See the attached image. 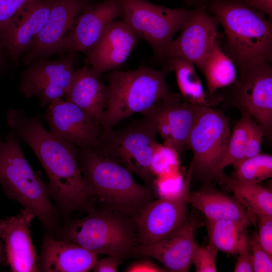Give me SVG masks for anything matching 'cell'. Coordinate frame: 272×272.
<instances>
[{"mask_svg":"<svg viewBox=\"0 0 272 272\" xmlns=\"http://www.w3.org/2000/svg\"><path fill=\"white\" fill-rule=\"evenodd\" d=\"M6 120L10 130L33 151L47 175L52 199L60 214L85 211L89 202L77 162L78 148L52 136L38 116L22 109L9 108Z\"/></svg>","mask_w":272,"mask_h":272,"instance_id":"obj_1","label":"cell"},{"mask_svg":"<svg viewBox=\"0 0 272 272\" xmlns=\"http://www.w3.org/2000/svg\"><path fill=\"white\" fill-rule=\"evenodd\" d=\"M79 168L89 201L134 222L154 198L152 189L137 183L125 167L87 148H79Z\"/></svg>","mask_w":272,"mask_h":272,"instance_id":"obj_2","label":"cell"},{"mask_svg":"<svg viewBox=\"0 0 272 272\" xmlns=\"http://www.w3.org/2000/svg\"><path fill=\"white\" fill-rule=\"evenodd\" d=\"M208 9L224 29V51L238 69L270 61L272 27L263 13L243 0H212Z\"/></svg>","mask_w":272,"mask_h":272,"instance_id":"obj_3","label":"cell"},{"mask_svg":"<svg viewBox=\"0 0 272 272\" xmlns=\"http://www.w3.org/2000/svg\"><path fill=\"white\" fill-rule=\"evenodd\" d=\"M21 141L11 130L0 134V184L6 196L31 211L51 235L61 225L59 210L52 201L48 183L34 171L24 155Z\"/></svg>","mask_w":272,"mask_h":272,"instance_id":"obj_4","label":"cell"},{"mask_svg":"<svg viewBox=\"0 0 272 272\" xmlns=\"http://www.w3.org/2000/svg\"><path fill=\"white\" fill-rule=\"evenodd\" d=\"M170 70L141 66L107 74L108 100L100 125L102 131L111 130L133 114H142L173 97L166 76Z\"/></svg>","mask_w":272,"mask_h":272,"instance_id":"obj_5","label":"cell"},{"mask_svg":"<svg viewBox=\"0 0 272 272\" xmlns=\"http://www.w3.org/2000/svg\"><path fill=\"white\" fill-rule=\"evenodd\" d=\"M85 211L88 214L85 217L60 225L54 237L74 242L97 254L123 258L132 254L137 243L133 221L91 201Z\"/></svg>","mask_w":272,"mask_h":272,"instance_id":"obj_6","label":"cell"},{"mask_svg":"<svg viewBox=\"0 0 272 272\" xmlns=\"http://www.w3.org/2000/svg\"><path fill=\"white\" fill-rule=\"evenodd\" d=\"M156 133L153 123L143 117L122 128L102 131L100 147L94 152L137 174L146 186L153 189L154 181L151 164L154 150L159 144Z\"/></svg>","mask_w":272,"mask_h":272,"instance_id":"obj_7","label":"cell"},{"mask_svg":"<svg viewBox=\"0 0 272 272\" xmlns=\"http://www.w3.org/2000/svg\"><path fill=\"white\" fill-rule=\"evenodd\" d=\"M229 119L224 112L212 107L197 106L187 147L192 151L193 173L216 179L227 151L231 135Z\"/></svg>","mask_w":272,"mask_h":272,"instance_id":"obj_8","label":"cell"},{"mask_svg":"<svg viewBox=\"0 0 272 272\" xmlns=\"http://www.w3.org/2000/svg\"><path fill=\"white\" fill-rule=\"evenodd\" d=\"M123 21L138 38L147 41L156 56L164 59L174 35L181 30L192 11L171 9L146 0H120Z\"/></svg>","mask_w":272,"mask_h":272,"instance_id":"obj_9","label":"cell"},{"mask_svg":"<svg viewBox=\"0 0 272 272\" xmlns=\"http://www.w3.org/2000/svg\"><path fill=\"white\" fill-rule=\"evenodd\" d=\"M225 104L246 114L269 135L272 128V68L268 62L238 69Z\"/></svg>","mask_w":272,"mask_h":272,"instance_id":"obj_10","label":"cell"},{"mask_svg":"<svg viewBox=\"0 0 272 272\" xmlns=\"http://www.w3.org/2000/svg\"><path fill=\"white\" fill-rule=\"evenodd\" d=\"M193 175L191 162L181 187L172 197L150 202L134 221L139 245L152 244L182 227L186 217L188 196Z\"/></svg>","mask_w":272,"mask_h":272,"instance_id":"obj_11","label":"cell"},{"mask_svg":"<svg viewBox=\"0 0 272 272\" xmlns=\"http://www.w3.org/2000/svg\"><path fill=\"white\" fill-rule=\"evenodd\" d=\"M72 52L55 60L46 58L36 59L29 63L22 73L19 90L29 98L37 97L40 106L65 97L73 82L75 74Z\"/></svg>","mask_w":272,"mask_h":272,"instance_id":"obj_12","label":"cell"},{"mask_svg":"<svg viewBox=\"0 0 272 272\" xmlns=\"http://www.w3.org/2000/svg\"><path fill=\"white\" fill-rule=\"evenodd\" d=\"M49 132L79 148L96 151L100 145L101 126L85 111L67 100L57 99L48 105L43 115Z\"/></svg>","mask_w":272,"mask_h":272,"instance_id":"obj_13","label":"cell"},{"mask_svg":"<svg viewBox=\"0 0 272 272\" xmlns=\"http://www.w3.org/2000/svg\"><path fill=\"white\" fill-rule=\"evenodd\" d=\"M88 0H53L47 20L25 53V63L67 52V38L75 18Z\"/></svg>","mask_w":272,"mask_h":272,"instance_id":"obj_14","label":"cell"},{"mask_svg":"<svg viewBox=\"0 0 272 272\" xmlns=\"http://www.w3.org/2000/svg\"><path fill=\"white\" fill-rule=\"evenodd\" d=\"M217 20L200 5L192 11L178 38L167 48L164 58L178 57L195 65L201 71L218 35Z\"/></svg>","mask_w":272,"mask_h":272,"instance_id":"obj_15","label":"cell"},{"mask_svg":"<svg viewBox=\"0 0 272 272\" xmlns=\"http://www.w3.org/2000/svg\"><path fill=\"white\" fill-rule=\"evenodd\" d=\"M198 105L184 100L176 93L171 98L142 114L154 125L165 145L178 154L187 147ZM199 106V105H198Z\"/></svg>","mask_w":272,"mask_h":272,"instance_id":"obj_16","label":"cell"},{"mask_svg":"<svg viewBox=\"0 0 272 272\" xmlns=\"http://www.w3.org/2000/svg\"><path fill=\"white\" fill-rule=\"evenodd\" d=\"M34 217L31 211L23 208L17 216L1 220V238L12 271H40L30 230Z\"/></svg>","mask_w":272,"mask_h":272,"instance_id":"obj_17","label":"cell"},{"mask_svg":"<svg viewBox=\"0 0 272 272\" xmlns=\"http://www.w3.org/2000/svg\"><path fill=\"white\" fill-rule=\"evenodd\" d=\"M197 226L194 222L187 221L179 229L152 244L135 246L131 254L153 258L168 271H188L198 244L194 238Z\"/></svg>","mask_w":272,"mask_h":272,"instance_id":"obj_18","label":"cell"},{"mask_svg":"<svg viewBox=\"0 0 272 272\" xmlns=\"http://www.w3.org/2000/svg\"><path fill=\"white\" fill-rule=\"evenodd\" d=\"M53 0H34L9 23L0 38V47L14 61L31 45L49 16Z\"/></svg>","mask_w":272,"mask_h":272,"instance_id":"obj_19","label":"cell"},{"mask_svg":"<svg viewBox=\"0 0 272 272\" xmlns=\"http://www.w3.org/2000/svg\"><path fill=\"white\" fill-rule=\"evenodd\" d=\"M81 12L68 36L70 52L87 53L109 25L122 15L123 10L120 0H104L88 4Z\"/></svg>","mask_w":272,"mask_h":272,"instance_id":"obj_20","label":"cell"},{"mask_svg":"<svg viewBox=\"0 0 272 272\" xmlns=\"http://www.w3.org/2000/svg\"><path fill=\"white\" fill-rule=\"evenodd\" d=\"M138 38L124 21L113 22L87 53L91 69L101 75L120 67L127 59Z\"/></svg>","mask_w":272,"mask_h":272,"instance_id":"obj_21","label":"cell"},{"mask_svg":"<svg viewBox=\"0 0 272 272\" xmlns=\"http://www.w3.org/2000/svg\"><path fill=\"white\" fill-rule=\"evenodd\" d=\"M97 255L74 242L57 239L46 231L39 269L44 272L90 271L97 260Z\"/></svg>","mask_w":272,"mask_h":272,"instance_id":"obj_22","label":"cell"},{"mask_svg":"<svg viewBox=\"0 0 272 272\" xmlns=\"http://www.w3.org/2000/svg\"><path fill=\"white\" fill-rule=\"evenodd\" d=\"M100 77L88 65L76 70L72 84L64 97L65 100L87 112L99 125L108 95V86L103 83Z\"/></svg>","mask_w":272,"mask_h":272,"instance_id":"obj_23","label":"cell"},{"mask_svg":"<svg viewBox=\"0 0 272 272\" xmlns=\"http://www.w3.org/2000/svg\"><path fill=\"white\" fill-rule=\"evenodd\" d=\"M188 203L199 211L208 220H233L249 226L256 222L255 215L247 211L234 196L209 185L190 191Z\"/></svg>","mask_w":272,"mask_h":272,"instance_id":"obj_24","label":"cell"},{"mask_svg":"<svg viewBox=\"0 0 272 272\" xmlns=\"http://www.w3.org/2000/svg\"><path fill=\"white\" fill-rule=\"evenodd\" d=\"M216 179L233 193L246 211L255 216H272V192L258 183L240 181L222 172Z\"/></svg>","mask_w":272,"mask_h":272,"instance_id":"obj_25","label":"cell"},{"mask_svg":"<svg viewBox=\"0 0 272 272\" xmlns=\"http://www.w3.org/2000/svg\"><path fill=\"white\" fill-rule=\"evenodd\" d=\"M209 243L218 250L238 254L249 246L247 228L248 225L233 220L206 219Z\"/></svg>","mask_w":272,"mask_h":272,"instance_id":"obj_26","label":"cell"},{"mask_svg":"<svg viewBox=\"0 0 272 272\" xmlns=\"http://www.w3.org/2000/svg\"><path fill=\"white\" fill-rule=\"evenodd\" d=\"M193 65L182 58L172 57L167 58L166 66L170 71H174L180 95L184 100L196 105L212 107L223 99L210 98L209 94L204 91Z\"/></svg>","mask_w":272,"mask_h":272,"instance_id":"obj_27","label":"cell"},{"mask_svg":"<svg viewBox=\"0 0 272 272\" xmlns=\"http://www.w3.org/2000/svg\"><path fill=\"white\" fill-rule=\"evenodd\" d=\"M200 71L205 76L208 93L211 97H214L217 90L232 85L237 77L235 64L222 50L217 40Z\"/></svg>","mask_w":272,"mask_h":272,"instance_id":"obj_28","label":"cell"},{"mask_svg":"<svg viewBox=\"0 0 272 272\" xmlns=\"http://www.w3.org/2000/svg\"><path fill=\"white\" fill-rule=\"evenodd\" d=\"M241 114L240 120L231 130L227 151L219 167L218 174L223 172L224 169L229 165L236 167L245 158L249 127L252 118L246 114Z\"/></svg>","mask_w":272,"mask_h":272,"instance_id":"obj_29","label":"cell"},{"mask_svg":"<svg viewBox=\"0 0 272 272\" xmlns=\"http://www.w3.org/2000/svg\"><path fill=\"white\" fill-rule=\"evenodd\" d=\"M233 177L248 183H258L272 176V156L260 154L247 158L234 167Z\"/></svg>","mask_w":272,"mask_h":272,"instance_id":"obj_30","label":"cell"},{"mask_svg":"<svg viewBox=\"0 0 272 272\" xmlns=\"http://www.w3.org/2000/svg\"><path fill=\"white\" fill-rule=\"evenodd\" d=\"M218 249L212 244L205 246L197 245L193 253L192 264L196 272H216Z\"/></svg>","mask_w":272,"mask_h":272,"instance_id":"obj_31","label":"cell"},{"mask_svg":"<svg viewBox=\"0 0 272 272\" xmlns=\"http://www.w3.org/2000/svg\"><path fill=\"white\" fill-rule=\"evenodd\" d=\"M248 242L253 258L254 272H271L272 257L258 243L256 233L248 237Z\"/></svg>","mask_w":272,"mask_h":272,"instance_id":"obj_32","label":"cell"},{"mask_svg":"<svg viewBox=\"0 0 272 272\" xmlns=\"http://www.w3.org/2000/svg\"><path fill=\"white\" fill-rule=\"evenodd\" d=\"M34 0H0V38L13 18Z\"/></svg>","mask_w":272,"mask_h":272,"instance_id":"obj_33","label":"cell"},{"mask_svg":"<svg viewBox=\"0 0 272 272\" xmlns=\"http://www.w3.org/2000/svg\"><path fill=\"white\" fill-rule=\"evenodd\" d=\"M178 153L172 148L158 144L153 155L151 167L153 173H160L176 160Z\"/></svg>","mask_w":272,"mask_h":272,"instance_id":"obj_34","label":"cell"},{"mask_svg":"<svg viewBox=\"0 0 272 272\" xmlns=\"http://www.w3.org/2000/svg\"><path fill=\"white\" fill-rule=\"evenodd\" d=\"M257 241L262 248L272 257V216L257 215Z\"/></svg>","mask_w":272,"mask_h":272,"instance_id":"obj_35","label":"cell"},{"mask_svg":"<svg viewBox=\"0 0 272 272\" xmlns=\"http://www.w3.org/2000/svg\"><path fill=\"white\" fill-rule=\"evenodd\" d=\"M264 135L265 132L263 128L252 118L249 127L246 155L244 160L260 153L262 138Z\"/></svg>","mask_w":272,"mask_h":272,"instance_id":"obj_36","label":"cell"},{"mask_svg":"<svg viewBox=\"0 0 272 272\" xmlns=\"http://www.w3.org/2000/svg\"><path fill=\"white\" fill-rule=\"evenodd\" d=\"M234 272H254L253 262L249 245L238 254Z\"/></svg>","mask_w":272,"mask_h":272,"instance_id":"obj_37","label":"cell"},{"mask_svg":"<svg viewBox=\"0 0 272 272\" xmlns=\"http://www.w3.org/2000/svg\"><path fill=\"white\" fill-rule=\"evenodd\" d=\"M126 272H165V268L161 267L148 258L131 263L125 269Z\"/></svg>","mask_w":272,"mask_h":272,"instance_id":"obj_38","label":"cell"},{"mask_svg":"<svg viewBox=\"0 0 272 272\" xmlns=\"http://www.w3.org/2000/svg\"><path fill=\"white\" fill-rule=\"evenodd\" d=\"M121 258L118 256L108 255V257L97 260L92 270L95 272H116L118 264Z\"/></svg>","mask_w":272,"mask_h":272,"instance_id":"obj_39","label":"cell"},{"mask_svg":"<svg viewBox=\"0 0 272 272\" xmlns=\"http://www.w3.org/2000/svg\"><path fill=\"white\" fill-rule=\"evenodd\" d=\"M249 7L272 17V0H243Z\"/></svg>","mask_w":272,"mask_h":272,"instance_id":"obj_40","label":"cell"},{"mask_svg":"<svg viewBox=\"0 0 272 272\" xmlns=\"http://www.w3.org/2000/svg\"><path fill=\"white\" fill-rule=\"evenodd\" d=\"M8 56L4 50L0 47V74L3 72L5 57Z\"/></svg>","mask_w":272,"mask_h":272,"instance_id":"obj_41","label":"cell"},{"mask_svg":"<svg viewBox=\"0 0 272 272\" xmlns=\"http://www.w3.org/2000/svg\"><path fill=\"white\" fill-rule=\"evenodd\" d=\"M4 250V244L0 241V258L2 256L3 252Z\"/></svg>","mask_w":272,"mask_h":272,"instance_id":"obj_42","label":"cell"},{"mask_svg":"<svg viewBox=\"0 0 272 272\" xmlns=\"http://www.w3.org/2000/svg\"><path fill=\"white\" fill-rule=\"evenodd\" d=\"M189 3H194L195 2H198L199 0H186Z\"/></svg>","mask_w":272,"mask_h":272,"instance_id":"obj_43","label":"cell"},{"mask_svg":"<svg viewBox=\"0 0 272 272\" xmlns=\"http://www.w3.org/2000/svg\"><path fill=\"white\" fill-rule=\"evenodd\" d=\"M1 219H0V224H1ZM0 238H1V227H0Z\"/></svg>","mask_w":272,"mask_h":272,"instance_id":"obj_44","label":"cell"}]
</instances>
